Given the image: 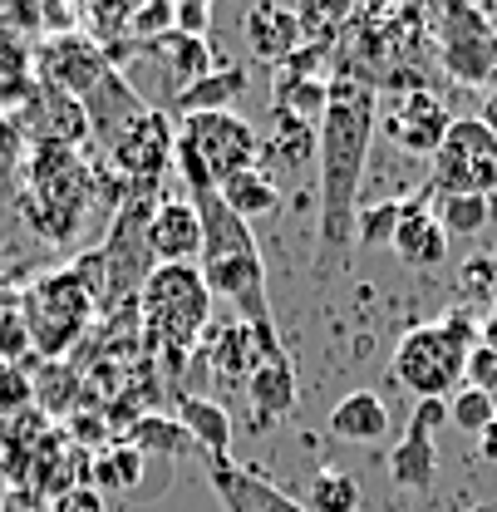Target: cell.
I'll return each mask as SVG.
<instances>
[{
  "label": "cell",
  "mask_w": 497,
  "mask_h": 512,
  "mask_svg": "<svg viewBox=\"0 0 497 512\" xmlns=\"http://www.w3.org/2000/svg\"><path fill=\"white\" fill-rule=\"evenodd\" d=\"M0 512H35V503H25V498H20V493H10V498H5V503H0Z\"/></svg>",
  "instance_id": "40"
},
{
  "label": "cell",
  "mask_w": 497,
  "mask_h": 512,
  "mask_svg": "<svg viewBox=\"0 0 497 512\" xmlns=\"http://www.w3.org/2000/svg\"><path fill=\"white\" fill-rule=\"evenodd\" d=\"M94 271H99V252L79 256L74 266H60V271H45L40 281H30L20 291V316L30 330V350L45 365L64 360L104 311V281Z\"/></svg>",
  "instance_id": "3"
},
{
  "label": "cell",
  "mask_w": 497,
  "mask_h": 512,
  "mask_svg": "<svg viewBox=\"0 0 497 512\" xmlns=\"http://www.w3.org/2000/svg\"><path fill=\"white\" fill-rule=\"evenodd\" d=\"M148 252H153V266H197L202 261V217L187 192L153 207Z\"/></svg>",
  "instance_id": "14"
},
{
  "label": "cell",
  "mask_w": 497,
  "mask_h": 512,
  "mask_svg": "<svg viewBox=\"0 0 497 512\" xmlns=\"http://www.w3.org/2000/svg\"><path fill=\"white\" fill-rule=\"evenodd\" d=\"M276 355H286L281 340L261 335L247 320L232 316V320H222V325H207V360H212V370L222 380L247 384L261 370V360H276Z\"/></svg>",
  "instance_id": "13"
},
{
  "label": "cell",
  "mask_w": 497,
  "mask_h": 512,
  "mask_svg": "<svg viewBox=\"0 0 497 512\" xmlns=\"http://www.w3.org/2000/svg\"><path fill=\"white\" fill-rule=\"evenodd\" d=\"M50 512H109V498L99 493V488H69V493H60L55 503H50Z\"/></svg>",
  "instance_id": "36"
},
{
  "label": "cell",
  "mask_w": 497,
  "mask_h": 512,
  "mask_svg": "<svg viewBox=\"0 0 497 512\" xmlns=\"http://www.w3.org/2000/svg\"><path fill=\"white\" fill-rule=\"evenodd\" d=\"M138 478H143V453L128 444V439L104 444L94 453V463H89V488H99L104 498L109 493H133Z\"/></svg>",
  "instance_id": "27"
},
{
  "label": "cell",
  "mask_w": 497,
  "mask_h": 512,
  "mask_svg": "<svg viewBox=\"0 0 497 512\" xmlns=\"http://www.w3.org/2000/svg\"><path fill=\"white\" fill-rule=\"evenodd\" d=\"M325 104H330V79H296V74H281L276 89H271V109L301 119V124H315L325 119Z\"/></svg>",
  "instance_id": "29"
},
{
  "label": "cell",
  "mask_w": 497,
  "mask_h": 512,
  "mask_svg": "<svg viewBox=\"0 0 497 512\" xmlns=\"http://www.w3.org/2000/svg\"><path fill=\"white\" fill-rule=\"evenodd\" d=\"M119 439H128V444L138 448L143 458H148V453L178 458V453H187V448H192L187 429L178 424V419H168V414H138V419L128 424V434H119Z\"/></svg>",
  "instance_id": "30"
},
{
  "label": "cell",
  "mask_w": 497,
  "mask_h": 512,
  "mask_svg": "<svg viewBox=\"0 0 497 512\" xmlns=\"http://www.w3.org/2000/svg\"><path fill=\"white\" fill-rule=\"evenodd\" d=\"M394 256L409 266V271H434L448 256V232L438 227V217L424 202H404V217H399V232H394Z\"/></svg>",
  "instance_id": "17"
},
{
  "label": "cell",
  "mask_w": 497,
  "mask_h": 512,
  "mask_svg": "<svg viewBox=\"0 0 497 512\" xmlns=\"http://www.w3.org/2000/svg\"><path fill=\"white\" fill-rule=\"evenodd\" d=\"M478 350V330L473 316L448 311L434 325H414L399 345H394V380L419 399H453L463 389V365Z\"/></svg>",
  "instance_id": "6"
},
{
  "label": "cell",
  "mask_w": 497,
  "mask_h": 512,
  "mask_svg": "<svg viewBox=\"0 0 497 512\" xmlns=\"http://www.w3.org/2000/svg\"><path fill=\"white\" fill-rule=\"evenodd\" d=\"M187 148L197 153V163L207 168V178L222 188L227 178L261 168V133L237 114V109H222V114H192L178 128Z\"/></svg>",
  "instance_id": "9"
},
{
  "label": "cell",
  "mask_w": 497,
  "mask_h": 512,
  "mask_svg": "<svg viewBox=\"0 0 497 512\" xmlns=\"http://www.w3.org/2000/svg\"><path fill=\"white\" fill-rule=\"evenodd\" d=\"M443 69L463 84H483L497 64V35L478 10H443V35H438Z\"/></svg>",
  "instance_id": "11"
},
{
  "label": "cell",
  "mask_w": 497,
  "mask_h": 512,
  "mask_svg": "<svg viewBox=\"0 0 497 512\" xmlns=\"http://www.w3.org/2000/svg\"><path fill=\"white\" fill-rule=\"evenodd\" d=\"M409 424H414V429H424V434H438V429L448 424V399H419Z\"/></svg>",
  "instance_id": "38"
},
{
  "label": "cell",
  "mask_w": 497,
  "mask_h": 512,
  "mask_svg": "<svg viewBox=\"0 0 497 512\" xmlns=\"http://www.w3.org/2000/svg\"><path fill=\"white\" fill-rule=\"evenodd\" d=\"M242 94H247V69H242V64H222V69H212L207 79H197L187 94H178L173 104H178L183 119H192V114H222V109H232Z\"/></svg>",
  "instance_id": "24"
},
{
  "label": "cell",
  "mask_w": 497,
  "mask_h": 512,
  "mask_svg": "<svg viewBox=\"0 0 497 512\" xmlns=\"http://www.w3.org/2000/svg\"><path fill=\"white\" fill-rule=\"evenodd\" d=\"M222 202L251 227L256 217H266V212L281 207V188H276V178L266 168H247V173H237V178L222 183Z\"/></svg>",
  "instance_id": "28"
},
{
  "label": "cell",
  "mask_w": 497,
  "mask_h": 512,
  "mask_svg": "<svg viewBox=\"0 0 497 512\" xmlns=\"http://www.w3.org/2000/svg\"><path fill=\"white\" fill-rule=\"evenodd\" d=\"M429 192H468V197H493L497 192V133L488 119H453L443 148L434 153Z\"/></svg>",
  "instance_id": "7"
},
{
  "label": "cell",
  "mask_w": 497,
  "mask_h": 512,
  "mask_svg": "<svg viewBox=\"0 0 497 512\" xmlns=\"http://www.w3.org/2000/svg\"><path fill=\"white\" fill-rule=\"evenodd\" d=\"M389 478H394L399 488H409V493H424V488L438 478L434 434H424V429H414V424H409V434H404L399 448L389 453Z\"/></svg>",
  "instance_id": "25"
},
{
  "label": "cell",
  "mask_w": 497,
  "mask_h": 512,
  "mask_svg": "<svg viewBox=\"0 0 497 512\" xmlns=\"http://www.w3.org/2000/svg\"><path fill=\"white\" fill-rule=\"evenodd\" d=\"M173 399H178V424L187 429L192 448L222 458L227 444H232V419H227V409L212 404V399H202V394H173Z\"/></svg>",
  "instance_id": "23"
},
{
  "label": "cell",
  "mask_w": 497,
  "mask_h": 512,
  "mask_svg": "<svg viewBox=\"0 0 497 512\" xmlns=\"http://www.w3.org/2000/svg\"><path fill=\"white\" fill-rule=\"evenodd\" d=\"M478 448H483V458H488V463H497V424L483 434V439H478Z\"/></svg>",
  "instance_id": "39"
},
{
  "label": "cell",
  "mask_w": 497,
  "mask_h": 512,
  "mask_svg": "<svg viewBox=\"0 0 497 512\" xmlns=\"http://www.w3.org/2000/svg\"><path fill=\"white\" fill-rule=\"evenodd\" d=\"M320 148V128L315 124H301L281 109H271V128L261 138V158H271L281 173H306V163L315 158Z\"/></svg>",
  "instance_id": "21"
},
{
  "label": "cell",
  "mask_w": 497,
  "mask_h": 512,
  "mask_svg": "<svg viewBox=\"0 0 497 512\" xmlns=\"http://www.w3.org/2000/svg\"><path fill=\"white\" fill-rule=\"evenodd\" d=\"M94 192H99V173L79 158V148L30 143L20 212L45 242H74L79 237V227L89 222Z\"/></svg>",
  "instance_id": "5"
},
{
  "label": "cell",
  "mask_w": 497,
  "mask_h": 512,
  "mask_svg": "<svg viewBox=\"0 0 497 512\" xmlns=\"http://www.w3.org/2000/svg\"><path fill=\"white\" fill-rule=\"evenodd\" d=\"M463 384H473V389H493L497 384V350L478 345V350L468 355V365H463Z\"/></svg>",
  "instance_id": "35"
},
{
  "label": "cell",
  "mask_w": 497,
  "mask_h": 512,
  "mask_svg": "<svg viewBox=\"0 0 497 512\" xmlns=\"http://www.w3.org/2000/svg\"><path fill=\"white\" fill-rule=\"evenodd\" d=\"M173 25H178L183 35H197V40H207V25H212V5H202V0L173 5Z\"/></svg>",
  "instance_id": "37"
},
{
  "label": "cell",
  "mask_w": 497,
  "mask_h": 512,
  "mask_svg": "<svg viewBox=\"0 0 497 512\" xmlns=\"http://www.w3.org/2000/svg\"><path fill=\"white\" fill-rule=\"evenodd\" d=\"M438 227L448 232V242L458 237H478L483 227H488V217H493V197H468V192H448V197H438L434 207Z\"/></svg>",
  "instance_id": "31"
},
{
  "label": "cell",
  "mask_w": 497,
  "mask_h": 512,
  "mask_svg": "<svg viewBox=\"0 0 497 512\" xmlns=\"http://www.w3.org/2000/svg\"><path fill=\"white\" fill-rule=\"evenodd\" d=\"M207 483H212V493L222 498L227 512H301L296 498H286L276 483L256 478L251 468H237L227 453L222 458L207 453Z\"/></svg>",
  "instance_id": "16"
},
{
  "label": "cell",
  "mask_w": 497,
  "mask_h": 512,
  "mask_svg": "<svg viewBox=\"0 0 497 512\" xmlns=\"http://www.w3.org/2000/svg\"><path fill=\"white\" fill-rule=\"evenodd\" d=\"M488 394H493V409H497V384H493V389H488Z\"/></svg>",
  "instance_id": "43"
},
{
  "label": "cell",
  "mask_w": 497,
  "mask_h": 512,
  "mask_svg": "<svg viewBox=\"0 0 497 512\" xmlns=\"http://www.w3.org/2000/svg\"><path fill=\"white\" fill-rule=\"evenodd\" d=\"M178 168H183V192L192 197L197 217H202V281L212 296H222L237 320L256 325L261 335L281 340L276 335V316H271V296H266V266L256 252V237L251 227L222 202V188L207 178V168L197 163V153L178 138Z\"/></svg>",
  "instance_id": "2"
},
{
  "label": "cell",
  "mask_w": 497,
  "mask_h": 512,
  "mask_svg": "<svg viewBox=\"0 0 497 512\" xmlns=\"http://www.w3.org/2000/svg\"><path fill=\"white\" fill-rule=\"evenodd\" d=\"M399 217H404V202L384 197V202H360L355 212V242L365 247H389L394 232H399Z\"/></svg>",
  "instance_id": "34"
},
{
  "label": "cell",
  "mask_w": 497,
  "mask_h": 512,
  "mask_svg": "<svg viewBox=\"0 0 497 512\" xmlns=\"http://www.w3.org/2000/svg\"><path fill=\"white\" fill-rule=\"evenodd\" d=\"M0 483H5V448H0Z\"/></svg>",
  "instance_id": "42"
},
{
  "label": "cell",
  "mask_w": 497,
  "mask_h": 512,
  "mask_svg": "<svg viewBox=\"0 0 497 512\" xmlns=\"http://www.w3.org/2000/svg\"><path fill=\"white\" fill-rule=\"evenodd\" d=\"M15 296H20V291H10V286H0V311H5V306H15Z\"/></svg>",
  "instance_id": "41"
},
{
  "label": "cell",
  "mask_w": 497,
  "mask_h": 512,
  "mask_svg": "<svg viewBox=\"0 0 497 512\" xmlns=\"http://www.w3.org/2000/svg\"><path fill=\"white\" fill-rule=\"evenodd\" d=\"M374 124H379V94L360 74H330V104L320 119V148H315V173H320V237H315V276H330L335 261L355 247V212L360 188L370 168Z\"/></svg>",
  "instance_id": "1"
},
{
  "label": "cell",
  "mask_w": 497,
  "mask_h": 512,
  "mask_svg": "<svg viewBox=\"0 0 497 512\" xmlns=\"http://www.w3.org/2000/svg\"><path fill=\"white\" fill-rule=\"evenodd\" d=\"M143 55H153V60L168 69V79H173V99L187 94L197 79H207L212 69H222L217 55L207 50V40H197V35H183V30H173V35H163L158 45H148Z\"/></svg>",
  "instance_id": "20"
},
{
  "label": "cell",
  "mask_w": 497,
  "mask_h": 512,
  "mask_svg": "<svg viewBox=\"0 0 497 512\" xmlns=\"http://www.w3.org/2000/svg\"><path fill=\"white\" fill-rule=\"evenodd\" d=\"M15 119L30 133V143H64V148L89 143V114H84V104L60 94V89H50V84H40V79H35L30 104Z\"/></svg>",
  "instance_id": "15"
},
{
  "label": "cell",
  "mask_w": 497,
  "mask_h": 512,
  "mask_svg": "<svg viewBox=\"0 0 497 512\" xmlns=\"http://www.w3.org/2000/svg\"><path fill=\"white\" fill-rule=\"evenodd\" d=\"M306 512H360V483L340 468H320L306 493Z\"/></svg>",
  "instance_id": "32"
},
{
  "label": "cell",
  "mask_w": 497,
  "mask_h": 512,
  "mask_svg": "<svg viewBox=\"0 0 497 512\" xmlns=\"http://www.w3.org/2000/svg\"><path fill=\"white\" fill-rule=\"evenodd\" d=\"M242 389H247V399H251V409H256V419H261V424L286 419V414H291V404H296V365H291L286 355L261 360V370H256Z\"/></svg>",
  "instance_id": "22"
},
{
  "label": "cell",
  "mask_w": 497,
  "mask_h": 512,
  "mask_svg": "<svg viewBox=\"0 0 497 512\" xmlns=\"http://www.w3.org/2000/svg\"><path fill=\"white\" fill-rule=\"evenodd\" d=\"M330 434L345 444H384L389 439V404L374 389H350L330 409Z\"/></svg>",
  "instance_id": "19"
},
{
  "label": "cell",
  "mask_w": 497,
  "mask_h": 512,
  "mask_svg": "<svg viewBox=\"0 0 497 512\" xmlns=\"http://www.w3.org/2000/svg\"><path fill=\"white\" fill-rule=\"evenodd\" d=\"M448 424H453L458 434H468V439H483V434H488V429L497 424L493 394H488V389H473V384H463V389L448 399Z\"/></svg>",
  "instance_id": "33"
},
{
  "label": "cell",
  "mask_w": 497,
  "mask_h": 512,
  "mask_svg": "<svg viewBox=\"0 0 497 512\" xmlns=\"http://www.w3.org/2000/svg\"><path fill=\"white\" fill-rule=\"evenodd\" d=\"M178 163V128L163 109H148L124 138L104 153V168L128 188V197H158L168 168Z\"/></svg>",
  "instance_id": "8"
},
{
  "label": "cell",
  "mask_w": 497,
  "mask_h": 512,
  "mask_svg": "<svg viewBox=\"0 0 497 512\" xmlns=\"http://www.w3.org/2000/svg\"><path fill=\"white\" fill-rule=\"evenodd\" d=\"M138 311H143L138 316L143 355H153L173 384L197 345V335H207V325H212V291H207L202 271L197 266H153V276L143 281Z\"/></svg>",
  "instance_id": "4"
},
{
  "label": "cell",
  "mask_w": 497,
  "mask_h": 512,
  "mask_svg": "<svg viewBox=\"0 0 497 512\" xmlns=\"http://www.w3.org/2000/svg\"><path fill=\"white\" fill-rule=\"evenodd\" d=\"M247 45L256 60L266 64H286L296 50H306V30L301 15L286 5H251L247 10Z\"/></svg>",
  "instance_id": "18"
},
{
  "label": "cell",
  "mask_w": 497,
  "mask_h": 512,
  "mask_svg": "<svg viewBox=\"0 0 497 512\" xmlns=\"http://www.w3.org/2000/svg\"><path fill=\"white\" fill-rule=\"evenodd\" d=\"M453 128V114L443 109V99L429 94V89H414V94H399L389 104V119H384V133L394 148H404L409 158H434L443 148Z\"/></svg>",
  "instance_id": "12"
},
{
  "label": "cell",
  "mask_w": 497,
  "mask_h": 512,
  "mask_svg": "<svg viewBox=\"0 0 497 512\" xmlns=\"http://www.w3.org/2000/svg\"><path fill=\"white\" fill-rule=\"evenodd\" d=\"M35 94V55L25 40L0 35V114H20Z\"/></svg>",
  "instance_id": "26"
},
{
  "label": "cell",
  "mask_w": 497,
  "mask_h": 512,
  "mask_svg": "<svg viewBox=\"0 0 497 512\" xmlns=\"http://www.w3.org/2000/svg\"><path fill=\"white\" fill-rule=\"evenodd\" d=\"M35 55V79L60 89L69 99H89L109 74H114V60L84 35V30H69V35H45L40 45H30Z\"/></svg>",
  "instance_id": "10"
}]
</instances>
